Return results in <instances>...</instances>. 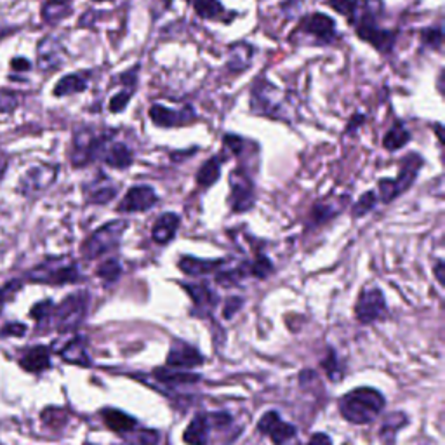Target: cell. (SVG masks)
Instances as JSON below:
<instances>
[{"label":"cell","mask_w":445,"mask_h":445,"mask_svg":"<svg viewBox=\"0 0 445 445\" xmlns=\"http://www.w3.org/2000/svg\"><path fill=\"white\" fill-rule=\"evenodd\" d=\"M101 160L107 164L111 169H127L134 162V153L129 148L125 143L122 141H114L111 139L107 146H104L103 153H101Z\"/></svg>","instance_id":"18"},{"label":"cell","mask_w":445,"mask_h":445,"mask_svg":"<svg viewBox=\"0 0 445 445\" xmlns=\"http://www.w3.org/2000/svg\"><path fill=\"white\" fill-rule=\"evenodd\" d=\"M258 430L263 435L270 437L275 445L286 444L287 440L292 439L297 432L296 426L282 421V418H280V414L276 411H270L266 412V414H263L258 423Z\"/></svg>","instance_id":"14"},{"label":"cell","mask_w":445,"mask_h":445,"mask_svg":"<svg viewBox=\"0 0 445 445\" xmlns=\"http://www.w3.org/2000/svg\"><path fill=\"white\" fill-rule=\"evenodd\" d=\"M61 359L73 366H89L91 360L86 350V339L75 338L61 350Z\"/></svg>","instance_id":"33"},{"label":"cell","mask_w":445,"mask_h":445,"mask_svg":"<svg viewBox=\"0 0 445 445\" xmlns=\"http://www.w3.org/2000/svg\"><path fill=\"white\" fill-rule=\"evenodd\" d=\"M190 3L194 6L197 16L202 17V19L230 23L235 17V13H228L221 0H192Z\"/></svg>","instance_id":"19"},{"label":"cell","mask_w":445,"mask_h":445,"mask_svg":"<svg viewBox=\"0 0 445 445\" xmlns=\"http://www.w3.org/2000/svg\"><path fill=\"white\" fill-rule=\"evenodd\" d=\"M94 2H110V0H94Z\"/></svg>","instance_id":"55"},{"label":"cell","mask_w":445,"mask_h":445,"mask_svg":"<svg viewBox=\"0 0 445 445\" xmlns=\"http://www.w3.org/2000/svg\"><path fill=\"white\" fill-rule=\"evenodd\" d=\"M3 334H24V325H19V324H14V325H9L7 329H3Z\"/></svg>","instance_id":"50"},{"label":"cell","mask_w":445,"mask_h":445,"mask_svg":"<svg viewBox=\"0 0 445 445\" xmlns=\"http://www.w3.org/2000/svg\"><path fill=\"white\" fill-rule=\"evenodd\" d=\"M187 2H188V3H190V2H192V0H187Z\"/></svg>","instance_id":"56"},{"label":"cell","mask_w":445,"mask_h":445,"mask_svg":"<svg viewBox=\"0 0 445 445\" xmlns=\"http://www.w3.org/2000/svg\"><path fill=\"white\" fill-rule=\"evenodd\" d=\"M181 218L176 212H166L157 219L152 228V238L160 245H166L176 237V231L180 228Z\"/></svg>","instance_id":"21"},{"label":"cell","mask_w":445,"mask_h":445,"mask_svg":"<svg viewBox=\"0 0 445 445\" xmlns=\"http://www.w3.org/2000/svg\"><path fill=\"white\" fill-rule=\"evenodd\" d=\"M101 418H103L104 425L115 433H131L138 425V421L132 416L125 414L118 409H104L101 412Z\"/></svg>","instance_id":"24"},{"label":"cell","mask_w":445,"mask_h":445,"mask_svg":"<svg viewBox=\"0 0 445 445\" xmlns=\"http://www.w3.org/2000/svg\"><path fill=\"white\" fill-rule=\"evenodd\" d=\"M155 377L160 383L166 384H194L201 381V376L195 373H188L183 369H174V367H162L155 370Z\"/></svg>","instance_id":"32"},{"label":"cell","mask_w":445,"mask_h":445,"mask_svg":"<svg viewBox=\"0 0 445 445\" xmlns=\"http://www.w3.org/2000/svg\"><path fill=\"white\" fill-rule=\"evenodd\" d=\"M242 303H244V299H242V297H228L226 303H224V310H223L224 318L233 317V315L242 308Z\"/></svg>","instance_id":"45"},{"label":"cell","mask_w":445,"mask_h":445,"mask_svg":"<svg viewBox=\"0 0 445 445\" xmlns=\"http://www.w3.org/2000/svg\"><path fill=\"white\" fill-rule=\"evenodd\" d=\"M51 311H52V304L49 303V301H45V303L37 304V306L31 310V317L38 318V320H40V318H45L47 315H51Z\"/></svg>","instance_id":"46"},{"label":"cell","mask_w":445,"mask_h":445,"mask_svg":"<svg viewBox=\"0 0 445 445\" xmlns=\"http://www.w3.org/2000/svg\"><path fill=\"white\" fill-rule=\"evenodd\" d=\"M87 201L91 204H108L110 201H114L115 195L118 194V187L107 178L104 174H101L100 180H94L89 187L86 188Z\"/></svg>","instance_id":"20"},{"label":"cell","mask_w":445,"mask_h":445,"mask_svg":"<svg viewBox=\"0 0 445 445\" xmlns=\"http://www.w3.org/2000/svg\"><path fill=\"white\" fill-rule=\"evenodd\" d=\"M49 366H51V355L45 346L30 348L21 359V367L28 373H42V370L49 369Z\"/></svg>","instance_id":"26"},{"label":"cell","mask_w":445,"mask_h":445,"mask_svg":"<svg viewBox=\"0 0 445 445\" xmlns=\"http://www.w3.org/2000/svg\"><path fill=\"white\" fill-rule=\"evenodd\" d=\"M249 107L254 115L272 118V120L289 122V124L296 118L297 114V104L292 94L276 87L265 75L256 77L252 82Z\"/></svg>","instance_id":"2"},{"label":"cell","mask_w":445,"mask_h":445,"mask_svg":"<svg viewBox=\"0 0 445 445\" xmlns=\"http://www.w3.org/2000/svg\"><path fill=\"white\" fill-rule=\"evenodd\" d=\"M185 290L190 294L192 301L195 303V306L204 308V310H211L218 303V296L214 294V290L211 287H208L205 283H183Z\"/></svg>","instance_id":"29"},{"label":"cell","mask_w":445,"mask_h":445,"mask_svg":"<svg viewBox=\"0 0 445 445\" xmlns=\"http://www.w3.org/2000/svg\"><path fill=\"white\" fill-rule=\"evenodd\" d=\"M49 2H61V3H70L72 0H49Z\"/></svg>","instance_id":"54"},{"label":"cell","mask_w":445,"mask_h":445,"mask_svg":"<svg viewBox=\"0 0 445 445\" xmlns=\"http://www.w3.org/2000/svg\"><path fill=\"white\" fill-rule=\"evenodd\" d=\"M437 86H439V91H440V94H444V68L440 70V73H439V80H437Z\"/></svg>","instance_id":"53"},{"label":"cell","mask_w":445,"mask_h":445,"mask_svg":"<svg viewBox=\"0 0 445 445\" xmlns=\"http://www.w3.org/2000/svg\"><path fill=\"white\" fill-rule=\"evenodd\" d=\"M412 134L407 127H405L404 122L397 120L390 129L387 131L383 138V146L388 152H397V150L404 148L409 141H411Z\"/></svg>","instance_id":"30"},{"label":"cell","mask_w":445,"mask_h":445,"mask_svg":"<svg viewBox=\"0 0 445 445\" xmlns=\"http://www.w3.org/2000/svg\"><path fill=\"white\" fill-rule=\"evenodd\" d=\"M364 120H366V117L364 115H353V118L350 120L348 127H346V132H353L357 127H360V124H364Z\"/></svg>","instance_id":"49"},{"label":"cell","mask_w":445,"mask_h":445,"mask_svg":"<svg viewBox=\"0 0 445 445\" xmlns=\"http://www.w3.org/2000/svg\"><path fill=\"white\" fill-rule=\"evenodd\" d=\"M322 367H324L325 369V373H327V376L331 377L332 381H339L341 380V369H339V366H338V360H336V353L332 352H329V357L327 359L324 360V362H322Z\"/></svg>","instance_id":"42"},{"label":"cell","mask_w":445,"mask_h":445,"mask_svg":"<svg viewBox=\"0 0 445 445\" xmlns=\"http://www.w3.org/2000/svg\"><path fill=\"white\" fill-rule=\"evenodd\" d=\"M224 162V157L214 155L202 164V167L197 173V185L202 188H211L221 178V166Z\"/></svg>","instance_id":"27"},{"label":"cell","mask_w":445,"mask_h":445,"mask_svg":"<svg viewBox=\"0 0 445 445\" xmlns=\"http://www.w3.org/2000/svg\"><path fill=\"white\" fill-rule=\"evenodd\" d=\"M423 164H425V160H423V157L419 155V153L411 152L409 155H405L404 159H402L397 178H393V180H387V178H384V180H380V183H377L381 202L390 204L395 198L400 197L402 194H405V192L414 185Z\"/></svg>","instance_id":"5"},{"label":"cell","mask_w":445,"mask_h":445,"mask_svg":"<svg viewBox=\"0 0 445 445\" xmlns=\"http://www.w3.org/2000/svg\"><path fill=\"white\" fill-rule=\"evenodd\" d=\"M56 174H58V167L54 166H42L31 167L26 174L23 176L19 183V190L24 195H37L40 192L47 190L56 180Z\"/></svg>","instance_id":"15"},{"label":"cell","mask_w":445,"mask_h":445,"mask_svg":"<svg viewBox=\"0 0 445 445\" xmlns=\"http://www.w3.org/2000/svg\"><path fill=\"white\" fill-rule=\"evenodd\" d=\"M387 315V301L384 294L377 287H369L360 292L355 304V317L362 324H373Z\"/></svg>","instance_id":"12"},{"label":"cell","mask_w":445,"mask_h":445,"mask_svg":"<svg viewBox=\"0 0 445 445\" xmlns=\"http://www.w3.org/2000/svg\"><path fill=\"white\" fill-rule=\"evenodd\" d=\"M327 6H331L336 13L343 14L348 19V16L353 10V0H325Z\"/></svg>","instance_id":"43"},{"label":"cell","mask_w":445,"mask_h":445,"mask_svg":"<svg viewBox=\"0 0 445 445\" xmlns=\"http://www.w3.org/2000/svg\"><path fill=\"white\" fill-rule=\"evenodd\" d=\"M338 38L336 21L329 14L310 13L304 14L297 23L296 30L290 33V44L308 45H331Z\"/></svg>","instance_id":"4"},{"label":"cell","mask_w":445,"mask_h":445,"mask_svg":"<svg viewBox=\"0 0 445 445\" xmlns=\"http://www.w3.org/2000/svg\"><path fill=\"white\" fill-rule=\"evenodd\" d=\"M435 275H437V280H439L440 283H445V280H444V261L442 259H440L439 263H437V266H435Z\"/></svg>","instance_id":"52"},{"label":"cell","mask_w":445,"mask_h":445,"mask_svg":"<svg viewBox=\"0 0 445 445\" xmlns=\"http://www.w3.org/2000/svg\"><path fill=\"white\" fill-rule=\"evenodd\" d=\"M87 311V294L75 292L70 294L52 313H54V324L59 332H68L79 327L86 318Z\"/></svg>","instance_id":"9"},{"label":"cell","mask_w":445,"mask_h":445,"mask_svg":"<svg viewBox=\"0 0 445 445\" xmlns=\"http://www.w3.org/2000/svg\"><path fill=\"white\" fill-rule=\"evenodd\" d=\"M221 265H223L221 259H198V258H192V256H187V258H183L180 261V268L190 276L214 273L218 272V268Z\"/></svg>","instance_id":"25"},{"label":"cell","mask_w":445,"mask_h":445,"mask_svg":"<svg viewBox=\"0 0 445 445\" xmlns=\"http://www.w3.org/2000/svg\"><path fill=\"white\" fill-rule=\"evenodd\" d=\"M96 275L103 280L104 283H114L117 282L118 276L122 275V266L117 259H107V261L101 263L96 270Z\"/></svg>","instance_id":"37"},{"label":"cell","mask_w":445,"mask_h":445,"mask_svg":"<svg viewBox=\"0 0 445 445\" xmlns=\"http://www.w3.org/2000/svg\"><path fill=\"white\" fill-rule=\"evenodd\" d=\"M122 89L118 91L117 94H114L110 100V103H108V110H110V114H122V111L127 108V104L131 103L132 100V94L136 93V89H138V84H122Z\"/></svg>","instance_id":"34"},{"label":"cell","mask_w":445,"mask_h":445,"mask_svg":"<svg viewBox=\"0 0 445 445\" xmlns=\"http://www.w3.org/2000/svg\"><path fill=\"white\" fill-rule=\"evenodd\" d=\"M204 364V357L201 355L195 346L188 345L187 341H174L171 352L167 355V366L174 369L190 370Z\"/></svg>","instance_id":"16"},{"label":"cell","mask_w":445,"mask_h":445,"mask_svg":"<svg viewBox=\"0 0 445 445\" xmlns=\"http://www.w3.org/2000/svg\"><path fill=\"white\" fill-rule=\"evenodd\" d=\"M115 131H94L91 127L80 129L73 138L72 164L75 167H84L94 160L101 159L104 146L114 139Z\"/></svg>","instance_id":"6"},{"label":"cell","mask_w":445,"mask_h":445,"mask_svg":"<svg viewBox=\"0 0 445 445\" xmlns=\"http://www.w3.org/2000/svg\"><path fill=\"white\" fill-rule=\"evenodd\" d=\"M444 42V28L442 24H433V26H426L421 31V44L423 47H428L432 51H440Z\"/></svg>","instance_id":"36"},{"label":"cell","mask_w":445,"mask_h":445,"mask_svg":"<svg viewBox=\"0 0 445 445\" xmlns=\"http://www.w3.org/2000/svg\"><path fill=\"white\" fill-rule=\"evenodd\" d=\"M17 289H19V283H17V282H10V283H7V286L3 287V289H0V304L6 303L7 297L13 296V294L16 292Z\"/></svg>","instance_id":"47"},{"label":"cell","mask_w":445,"mask_h":445,"mask_svg":"<svg viewBox=\"0 0 445 445\" xmlns=\"http://www.w3.org/2000/svg\"><path fill=\"white\" fill-rule=\"evenodd\" d=\"M383 2L381 0H353V10L348 21L355 28L357 37L373 45L381 54H390L397 42V31L381 24Z\"/></svg>","instance_id":"1"},{"label":"cell","mask_w":445,"mask_h":445,"mask_svg":"<svg viewBox=\"0 0 445 445\" xmlns=\"http://www.w3.org/2000/svg\"><path fill=\"white\" fill-rule=\"evenodd\" d=\"M72 10L70 3H61V2H49L45 0V6L42 9V14H44V19L49 21V23H56V21L63 19L66 17Z\"/></svg>","instance_id":"38"},{"label":"cell","mask_w":445,"mask_h":445,"mask_svg":"<svg viewBox=\"0 0 445 445\" xmlns=\"http://www.w3.org/2000/svg\"><path fill=\"white\" fill-rule=\"evenodd\" d=\"M125 230H127V221H125V219H115V221L103 224V226L97 228V230L84 242L82 256L86 259L101 258V256L110 252L111 249H115L120 244Z\"/></svg>","instance_id":"7"},{"label":"cell","mask_w":445,"mask_h":445,"mask_svg":"<svg viewBox=\"0 0 445 445\" xmlns=\"http://www.w3.org/2000/svg\"><path fill=\"white\" fill-rule=\"evenodd\" d=\"M159 197L153 187L150 185H136V187L129 188L127 194L118 204L117 211L131 214V212H146L157 204Z\"/></svg>","instance_id":"13"},{"label":"cell","mask_w":445,"mask_h":445,"mask_svg":"<svg viewBox=\"0 0 445 445\" xmlns=\"http://www.w3.org/2000/svg\"><path fill=\"white\" fill-rule=\"evenodd\" d=\"M254 45L249 42H237L228 47V58L224 68L230 73H244L251 68L252 61H254Z\"/></svg>","instance_id":"17"},{"label":"cell","mask_w":445,"mask_h":445,"mask_svg":"<svg viewBox=\"0 0 445 445\" xmlns=\"http://www.w3.org/2000/svg\"><path fill=\"white\" fill-rule=\"evenodd\" d=\"M387 405L383 395L374 388H355L343 395L339 400V412L352 425H367L374 421Z\"/></svg>","instance_id":"3"},{"label":"cell","mask_w":445,"mask_h":445,"mask_svg":"<svg viewBox=\"0 0 445 445\" xmlns=\"http://www.w3.org/2000/svg\"><path fill=\"white\" fill-rule=\"evenodd\" d=\"M343 204H345V202H341L339 205L338 202H334V204H331V202H318L310 214L311 221H313L315 224L327 223L329 219L336 218V214H339V212L343 211Z\"/></svg>","instance_id":"35"},{"label":"cell","mask_w":445,"mask_h":445,"mask_svg":"<svg viewBox=\"0 0 445 445\" xmlns=\"http://www.w3.org/2000/svg\"><path fill=\"white\" fill-rule=\"evenodd\" d=\"M407 423L409 418L404 412H391L390 416H387V419H384L380 430V439L383 445H395L397 433L400 432L404 426H407Z\"/></svg>","instance_id":"28"},{"label":"cell","mask_w":445,"mask_h":445,"mask_svg":"<svg viewBox=\"0 0 445 445\" xmlns=\"http://www.w3.org/2000/svg\"><path fill=\"white\" fill-rule=\"evenodd\" d=\"M63 49L52 37L44 38L38 45V66L42 70H54L63 65Z\"/></svg>","instance_id":"22"},{"label":"cell","mask_w":445,"mask_h":445,"mask_svg":"<svg viewBox=\"0 0 445 445\" xmlns=\"http://www.w3.org/2000/svg\"><path fill=\"white\" fill-rule=\"evenodd\" d=\"M148 117L157 127L162 129L187 127V125H192L194 122L198 120L197 110L190 107V104L180 108V110H174V108L166 107V104L153 103L148 108Z\"/></svg>","instance_id":"10"},{"label":"cell","mask_w":445,"mask_h":445,"mask_svg":"<svg viewBox=\"0 0 445 445\" xmlns=\"http://www.w3.org/2000/svg\"><path fill=\"white\" fill-rule=\"evenodd\" d=\"M254 181L244 169L230 173V204L235 212H245L254 205Z\"/></svg>","instance_id":"11"},{"label":"cell","mask_w":445,"mask_h":445,"mask_svg":"<svg viewBox=\"0 0 445 445\" xmlns=\"http://www.w3.org/2000/svg\"><path fill=\"white\" fill-rule=\"evenodd\" d=\"M272 272H273V265L266 256H258V258L249 265V273L258 276V279H265V276H268Z\"/></svg>","instance_id":"40"},{"label":"cell","mask_w":445,"mask_h":445,"mask_svg":"<svg viewBox=\"0 0 445 445\" xmlns=\"http://www.w3.org/2000/svg\"><path fill=\"white\" fill-rule=\"evenodd\" d=\"M30 279L38 283H66L79 279V266L68 258H49L30 273Z\"/></svg>","instance_id":"8"},{"label":"cell","mask_w":445,"mask_h":445,"mask_svg":"<svg viewBox=\"0 0 445 445\" xmlns=\"http://www.w3.org/2000/svg\"><path fill=\"white\" fill-rule=\"evenodd\" d=\"M209 433H211V421L209 416L198 414L195 416L187 426L183 433L185 444L188 445H208L209 444Z\"/></svg>","instance_id":"23"},{"label":"cell","mask_w":445,"mask_h":445,"mask_svg":"<svg viewBox=\"0 0 445 445\" xmlns=\"http://www.w3.org/2000/svg\"><path fill=\"white\" fill-rule=\"evenodd\" d=\"M17 107V100L9 91H0V114L10 111Z\"/></svg>","instance_id":"44"},{"label":"cell","mask_w":445,"mask_h":445,"mask_svg":"<svg viewBox=\"0 0 445 445\" xmlns=\"http://www.w3.org/2000/svg\"><path fill=\"white\" fill-rule=\"evenodd\" d=\"M308 445H332V440L329 439V435H325V433H315L310 439V442H308Z\"/></svg>","instance_id":"48"},{"label":"cell","mask_w":445,"mask_h":445,"mask_svg":"<svg viewBox=\"0 0 445 445\" xmlns=\"http://www.w3.org/2000/svg\"><path fill=\"white\" fill-rule=\"evenodd\" d=\"M376 204H377L376 192H366V194H364L362 197L355 202V205H353L352 209L353 218H360V216L369 214V212L376 208Z\"/></svg>","instance_id":"39"},{"label":"cell","mask_w":445,"mask_h":445,"mask_svg":"<svg viewBox=\"0 0 445 445\" xmlns=\"http://www.w3.org/2000/svg\"><path fill=\"white\" fill-rule=\"evenodd\" d=\"M127 445H159V432H155V430H139L129 439Z\"/></svg>","instance_id":"41"},{"label":"cell","mask_w":445,"mask_h":445,"mask_svg":"<svg viewBox=\"0 0 445 445\" xmlns=\"http://www.w3.org/2000/svg\"><path fill=\"white\" fill-rule=\"evenodd\" d=\"M87 77L84 73H70L65 75L54 87V96L65 97L73 96V94L84 93L87 89Z\"/></svg>","instance_id":"31"},{"label":"cell","mask_w":445,"mask_h":445,"mask_svg":"<svg viewBox=\"0 0 445 445\" xmlns=\"http://www.w3.org/2000/svg\"><path fill=\"white\" fill-rule=\"evenodd\" d=\"M13 66L17 72H26V70H30V61H26V59H14Z\"/></svg>","instance_id":"51"}]
</instances>
